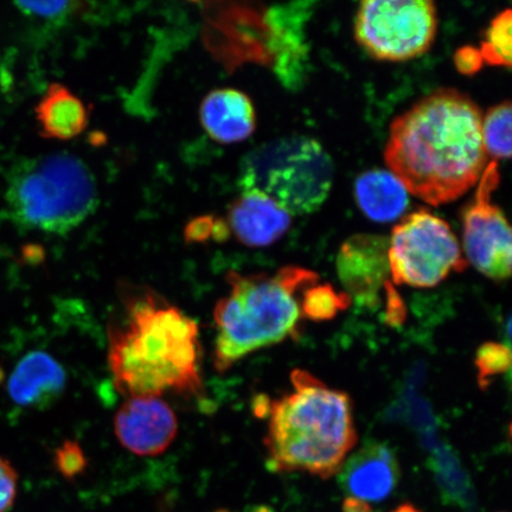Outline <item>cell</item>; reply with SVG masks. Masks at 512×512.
I'll use <instances>...</instances> for the list:
<instances>
[{
	"label": "cell",
	"mask_w": 512,
	"mask_h": 512,
	"mask_svg": "<svg viewBox=\"0 0 512 512\" xmlns=\"http://www.w3.org/2000/svg\"><path fill=\"white\" fill-rule=\"evenodd\" d=\"M392 512H422L420 509L416 508L415 505L411 503H405L399 505L398 508H395Z\"/></svg>",
	"instance_id": "cell-30"
},
{
	"label": "cell",
	"mask_w": 512,
	"mask_h": 512,
	"mask_svg": "<svg viewBox=\"0 0 512 512\" xmlns=\"http://www.w3.org/2000/svg\"><path fill=\"white\" fill-rule=\"evenodd\" d=\"M54 465L57 472L63 478L73 480L83 475L87 469V457L85 452L79 444L75 441H64V443L57 448L54 456Z\"/></svg>",
	"instance_id": "cell-24"
},
{
	"label": "cell",
	"mask_w": 512,
	"mask_h": 512,
	"mask_svg": "<svg viewBox=\"0 0 512 512\" xmlns=\"http://www.w3.org/2000/svg\"><path fill=\"white\" fill-rule=\"evenodd\" d=\"M41 136L70 140L80 136L88 125L85 104L66 86L51 83L36 107Z\"/></svg>",
	"instance_id": "cell-17"
},
{
	"label": "cell",
	"mask_w": 512,
	"mask_h": 512,
	"mask_svg": "<svg viewBox=\"0 0 512 512\" xmlns=\"http://www.w3.org/2000/svg\"><path fill=\"white\" fill-rule=\"evenodd\" d=\"M400 480V466L392 448L368 441L345 459L338 471V483L350 498L382 502L393 494Z\"/></svg>",
	"instance_id": "cell-11"
},
{
	"label": "cell",
	"mask_w": 512,
	"mask_h": 512,
	"mask_svg": "<svg viewBox=\"0 0 512 512\" xmlns=\"http://www.w3.org/2000/svg\"><path fill=\"white\" fill-rule=\"evenodd\" d=\"M227 235V223L222 220H214L210 216L191 221L185 229V240L188 242H204L210 238L221 241L227 238Z\"/></svg>",
	"instance_id": "cell-25"
},
{
	"label": "cell",
	"mask_w": 512,
	"mask_h": 512,
	"mask_svg": "<svg viewBox=\"0 0 512 512\" xmlns=\"http://www.w3.org/2000/svg\"><path fill=\"white\" fill-rule=\"evenodd\" d=\"M511 22L510 9L501 12L491 22L479 50L483 62L491 66L511 67Z\"/></svg>",
	"instance_id": "cell-22"
},
{
	"label": "cell",
	"mask_w": 512,
	"mask_h": 512,
	"mask_svg": "<svg viewBox=\"0 0 512 512\" xmlns=\"http://www.w3.org/2000/svg\"><path fill=\"white\" fill-rule=\"evenodd\" d=\"M388 245L386 238L374 234L354 235L343 243L337 271L352 296L371 302L388 283Z\"/></svg>",
	"instance_id": "cell-12"
},
{
	"label": "cell",
	"mask_w": 512,
	"mask_h": 512,
	"mask_svg": "<svg viewBox=\"0 0 512 512\" xmlns=\"http://www.w3.org/2000/svg\"><path fill=\"white\" fill-rule=\"evenodd\" d=\"M215 512H232V511H229V510H227V509H220V510H217V511H215Z\"/></svg>",
	"instance_id": "cell-32"
},
{
	"label": "cell",
	"mask_w": 512,
	"mask_h": 512,
	"mask_svg": "<svg viewBox=\"0 0 512 512\" xmlns=\"http://www.w3.org/2000/svg\"><path fill=\"white\" fill-rule=\"evenodd\" d=\"M12 202L24 223L67 234L94 213L98 190L88 166L70 153H54L25 170L12 190Z\"/></svg>",
	"instance_id": "cell-6"
},
{
	"label": "cell",
	"mask_w": 512,
	"mask_h": 512,
	"mask_svg": "<svg viewBox=\"0 0 512 512\" xmlns=\"http://www.w3.org/2000/svg\"><path fill=\"white\" fill-rule=\"evenodd\" d=\"M343 512H377L369 503L360 501L355 498H345L342 505Z\"/></svg>",
	"instance_id": "cell-29"
},
{
	"label": "cell",
	"mask_w": 512,
	"mask_h": 512,
	"mask_svg": "<svg viewBox=\"0 0 512 512\" xmlns=\"http://www.w3.org/2000/svg\"><path fill=\"white\" fill-rule=\"evenodd\" d=\"M478 382L482 388L488 387L492 377L507 373L511 368V352L501 343H485L476 356Z\"/></svg>",
	"instance_id": "cell-23"
},
{
	"label": "cell",
	"mask_w": 512,
	"mask_h": 512,
	"mask_svg": "<svg viewBox=\"0 0 512 512\" xmlns=\"http://www.w3.org/2000/svg\"><path fill=\"white\" fill-rule=\"evenodd\" d=\"M483 59L479 50L470 47L460 49L456 54V64L460 72L473 74L482 67Z\"/></svg>",
	"instance_id": "cell-28"
},
{
	"label": "cell",
	"mask_w": 512,
	"mask_h": 512,
	"mask_svg": "<svg viewBox=\"0 0 512 512\" xmlns=\"http://www.w3.org/2000/svg\"><path fill=\"white\" fill-rule=\"evenodd\" d=\"M511 104L504 101L491 107L482 120V136L486 153L497 159L511 155Z\"/></svg>",
	"instance_id": "cell-20"
},
{
	"label": "cell",
	"mask_w": 512,
	"mask_h": 512,
	"mask_svg": "<svg viewBox=\"0 0 512 512\" xmlns=\"http://www.w3.org/2000/svg\"><path fill=\"white\" fill-rule=\"evenodd\" d=\"M438 18L430 0H367L355 19L360 46L376 60H413L430 50Z\"/></svg>",
	"instance_id": "cell-8"
},
{
	"label": "cell",
	"mask_w": 512,
	"mask_h": 512,
	"mask_svg": "<svg viewBox=\"0 0 512 512\" xmlns=\"http://www.w3.org/2000/svg\"><path fill=\"white\" fill-rule=\"evenodd\" d=\"M307 4H291L277 8L268 14L272 30L273 51L277 54V73L287 85H293L294 74L303 72L305 46L303 28L306 22Z\"/></svg>",
	"instance_id": "cell-16"
},
{
	"label": "cell",
	"mask_w": 512,
	"mask_h": 512,
	"mask_svg": "<svg viewBox=\"0 0 512 512\" xmlns=\"http://www.w3.org/2000/svg\"><path fill=\"white\" fill-rule=\"evenodd\" d=\"M483 114L470 96L441 88L393 120L384 149L388 169L408 194L438 207L478 184L488 166Z\"/></svg>",
	"instance_id": "cell-1"
},
{
	"label": "cell",
	"mask_w": 512,
	"mask_h": 512,
	"mask_svg": "<svg viewBox=\"0 0 512 512\" xmlns=\"http://www.w3.org/2000/svg\"><path fill=\"white\" fill-rule=\"evenodd\" d=\"M497 160L486 166L478 182L475 198L463 215V240L467 259L477 270L496 281L511 274V229L501 208L491 201L499 184Z\"/></svg>",
	"instance_id": "cell-9"
},
{
	"label": "cell",
	"mask_w": 512,
	"mask_h": 512,
	"mask_svg": "<svg viewBox=\"0 0 512 512\" xmlns=\"http://www.w3.org/2000/svg\"><path fill=\"white\" fill-rule=\"evenodd\" d=\"M114 433L126 450L140 457L164 453L177 437V416L155 396L128 398L114 416Z\"/></svg>",
	"instance_id": "cell-10"
},
{
	"label": "cell",
	"mask_w": 512,
	"mask_h": 512,
	"mask_svg": "<svg viewBox=\"0 0 512 512\" xmlns=\"http://www.w3.org/2000/svg\"><path fill=\"white\" fill-rule=\"evenodd\" d=\"M67 374L53 356L31 351L17 363L8 383L12 402L22 408H48L66 389Z\"/></svg>",
	"instance_id": "cell-14"
},
{
	"label": "cell",
	"mask_w": 512,
	"mask_h": 512,
	"mask_svg": "<svg viewBox=\"0 0 512 512\" xmlns=\"http://www.w3.org/2000/svg\"><path fill=\"white\" fill-rule=\"evenodd\" d=\"M228 296L214 309L216 338L214 368L229 370L262 348L298 335L300 294L316 285L318 275L306 268L287 266L275 274H227Z\"/></svg>",
	"instance_id": "cell-4"
},
{
	"label": "cell",
	"mask_w": 512,
	"mask_h": 512,
	"mask_svg": "<svg viewBox=\"0 0 512 512\" xmlns=\"http://www.w3.org/2000/svg\"><path fill=\"white\" fill-rule=\"evenodd\" d=\"M355 196L363 213L376 222L399 219L409 204L405 187L386 170H371L358 177Z\"/></svg>",
	"instance_id": "cell-18"
},
{
	"label": "cell",
	"mask_w": 512,
	"mask_h": 512,
	"mask_svg": "<svg viewBox=\"0 0 512 512\" xmlns=\"http://www.w3.org/2000/svg\"><path fill=\"white\" fill-rule=\"evenodd\" d=\"M292 215L259 191H242L230 204L227 226L242 245L267 247L288 232Z\"/></svg>",
	"instance_id": "cell-13"
},
{
	"label": "cell",
	"mask_w": 512,
	"mask_h": 512,
	"mask_svg": "<svg viewBox=\"0 0 512 512\" xmlns=\"http://www.w3.org/2000/svg\"><path fill=\"white\" fill-rule=\"evenodd\" d=\"M19 9L42 18H59L66 15L72 3L68 2H19Z\"/></svg>",
	"instance_id": "cell-27"
},
{
	"label": "cell",
	"mask_w": 512,
	"mask_h": 512,
	"mask_svg": "<svg viewBox=\"0 0 512 512\" xmlns=\"http://www.w3.org/2000/svg\"><path fill=\"white\" fill-rule=\"evenodd\" d=\"M430 464L444 503L467 512L475 511V490L458 459L443 450L434 454Z\"/></svg>",
	"instance_id": "cell-19"
},
{
	"label": "cell",
	"mask_w": 512,
	"mask_h": 512,
	"mask_svg": "<svg viewBox=\"0 0 512 512\" xmlns=\"http://www.w3.org/2000/svg\"><path fill=\"white\" fill-rule=\"evenodd\" d=\"M200 119L209 137L221 144L243 142L252 136L256 127L252 100L233 88L209 93L202 101Z\"/></svg>",
	"instance_id": "cell-15"
},
{
	"label": "cell",
	"mask_w": 512,
	"mask_h": 512,
	"mask_svg": "<svg viewBox=\"0 0 512 512\" xmlns=\"http://www.w3.org/2000/svg\"><path fill=\"white\" fill-rule=\"evenodd\" d=\"M125 317L108 328V366L126 398L203 392L202 345L194 319L160 294L124 288Z\"/></svg>",
	"instance_id": "cell-2"
},
{
	"label": "cell",
	"mask_w": 512,
	"mask_h": 512,
	"mask_svg": "<svg viewBox=\"0 0 512 512\" xmlns=\"http://www.w3.org/2000/svg\"><path fill=\"white\" fill-rule=\"evenodd\" d=\"M351 303L349 294L339 293L330 285H313L300 297L302 317L315 322L330 320L347 310Z\"/></svg>",
	"instance_id": "cell-21"
},
{
	"label": "cell",
	"mask_w": 512,
	"mask_h": 512,
	"mask_svg": "<svg viewBox=\"0 0 512 512\" xmlns=\"http://www.w3.org/2000/svg\"><path fill=\"white\" fill-rule=\"evenodd\" d=\"M291 382L290 394L267 402L268 466L328 479L357 443L351 400L305 370H294Z\"/></svg>",
	"instance_id": "cell-3"
},
{
	"label": "cell",
	"mask_w": 512,
	"mask_h": 512,
	"mask_svg": "<svg viewBox=\"0 0 512 512\" xmlns=\"http://www.w3.org/2000/svg\"><path fill=\"white\" fill-rule=\"evenodd\" d=\"M18 495V473L8 459L0 457V512H9Z\"/></svg>",
	"instance_id": "cell-26"
},
{
	"label": "cell",
	"mask_w": 512,
	"mask_h": 512,
	"mask_svg": "<svg viewBox=\"0 0 512 512\" xmlns=\"http://www.w3.org/2000/svg\"><path fill=\"white\" fill-rule=\"evenodd\" d=\"M246 512H275L272 508L267 507V505H253V507H249Z\"/></svg>",
	"instance_id": "cell-31"
},
{
	"label": "cell",
	"mask_w": 512,
	"mask_h": 512,
	"mask_svg": "<svg viewBox=\"0 0 512 512\" xmlns=\"http://www.w3.org/2000/svg\"><path fill=\"white\" fill-rule=\"evenodd\" d=\"M388 241L389 274L395 284L433 287L451 273L466 270L467 261L450 224L430 211L406 216Z\"/></svg>",
	"instance_id": "cell-7"
},
{
	"label": "cell",
	"mask_w": 512,
	"mask_h": 512,
	"mask_svg": "<svg viewBox=\"0 0 512 512\" xmlns=\"http://www.w3.org/2000/svg\"><path fill=\"white\" fill-rule=\"evenodd\" d=\"M334 163L317 140L291 136L262 144L240 165L243 191H259L293 215L323 206L334 183Z\"/></svg>",
	"instance_id": "cell-5"
}]
</instances>
